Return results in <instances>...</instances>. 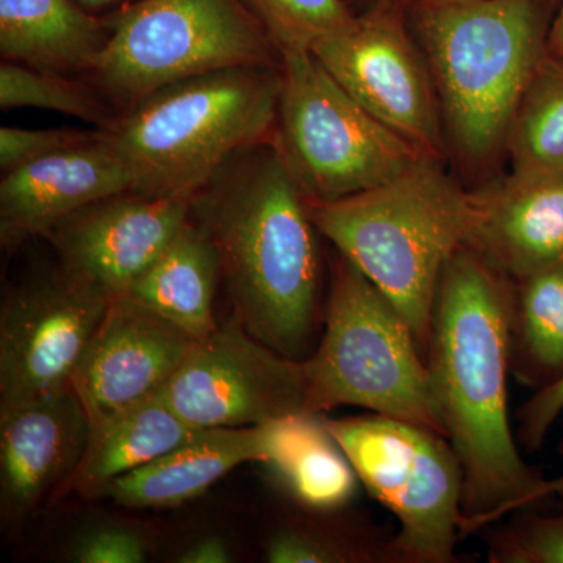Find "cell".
<instances>
[{"mask_svg": "<svg viewBox=\"0 0 563 563\" xmlns=\"http://www.w3.org/2000/svg\"><path fill=\"white\" fill-rule=\"evenodd\" d=\"M512 298L514 280L463 244L433 302L428 368L463 470V539L548 501L547 479L523 461L510 428Z\"/></svg>", "mask_w": 563, "mask_h": 563, "instance_id": "1", "label": "cell"}, {"mask_svg": "<svg viewBox=\"0 0 563 563\" xmlns=\"http://www.w3.org/2000/svg\"><path fill=\"white\" fill-rule=\"evenodd\" d=\"M192 201L247 331L292 361L314 350L322 258L309 199L276 144L247 147ZM321 235V233H320Z\"/></svg>", "mask_w": 563, "mask_h": 563, "instance_id": "2", "label": "cell"}, {"mask_svg": "<svg viewBox=\"0 0 563 563\" xmlns=\"http://www.w3.org/2000/svg\"><path fill=\"white\" fill-rule=\"evenodd\" d=\"M407 2L431 69L448 155L483 169L506 154L515 109L548 52L559 0Z\"/></svg>", "mask_w": 563, "mask_h": 563, "instance_id": "3", "label": "cell"}, {"mask_svg": "<svg viewBox=\"0 0 563 563\" xmlns=\"http://www.w3.org/2000/svg\"><path fill=\"white\" fill-rule=\"evenodd\" d=\"M424 157L387 184L339 201H309L318 231L384 292L428 362L433 302L444 266L476 217V196Z\"/></svg>", "mask_w": 563, "mask_h": 563, "instance_id": "4", "label": "cell"}, {"mask_svg": "<svg viewBox=\"0 0 563 563\" xmlns=\"http://www.w3.org/2000/svg\"><path fill=\"white\" fill-rule=\"evenodd\" d=\"M280 69L240 66L176 81L107 131L136 191L196 196L239 152L274 135Z\"/></svg>", "mask_w": 563, "mask_h": 563, "instance_id": "5", "label": "cell"}, {"mask_svg": "<svg viewBox=\"0 0 563 563\" xmlns=\"http://www.w3.org/2000/svg\"><path fill=\"white\" fill-rule=\"evenodd\" d=\"M322 321L320 342L302 361L307 412L361 407L444 435L428 362L412 329L340 252Z\"/></svg>", "mask_w": 563, "mask_h": 563, "instance_id": "6", "label": "cell"}, {"mask_svg": "<svg viewBox=\"0 0 563 563\" xmlns=\"http://www.w3.org/2000/svg\"><path fill=\"white\" fill-rule=\"evenodd\" d=\"M280 73L273 143L309 201L372 190L428 157L355 102L312 51L284 52Z\"/></svg>", "mask_w": 563, "mask_h": 563, "instance_id": "7", "label": "cell"}, {"mask_svg": "<svg viewBox=\"0 0 563 563\" xmlns=\"http://www.w3.org/2000/svg\"><path fill=\"white\" fill-rule=\"evenodd\" d=\"M276 51L247 0H136L111 18L90 73L110 96L133 107L213 70L273 66Z\"/></svg>", "mask_w": 563, "mask_h": 563, "instance_id": "8", "label": "cell"}, {"mask_svg": "<svg viewBox=\"0 0 563 563\" xmlns=\"http://www.w3.org/2000/svg\"><path fill=\"white\" fill-rule=\"evenodd\" d=\"M329 431L362 487L398 520V563H454L462 537L463 470L435 429L368 412L333 420Z\"/></svg>", "mask_w": 563, "mask_h": 563, "instance_id": "9", "label": "cell"}, {"mask_svg": "<svg viewBox=\"0 0 563 563\" xmlns=\"http://www.w3.org/2000/svg\"><path fill=\"white\" fill-rule=\"evenodd\" d=\"M310 51L376 120L428 157L446 161L435 85L410 29L406 0H379Z\"/></svg>", "mask_w": 563, "mask_h": 563, "instance_id": "10", "label": "cell"}, {"mask_svg": "<svg viewBox=\"0 0 563 563\" xmlns=\"http://www.w3.org/2000/svg\"><path fill=\"white\" fill-rule=\"evenodd\" d=\"M161 395L198 429L255 428L307 412L302 361L255 339L235 310L192 343Z\"/></svg>", "mask_w": 563, "mask_h": 563, "instance_id": "11", "label": "cell"}, {"mask_svg": "<svg viewBox=\"0 0 563 563\" xmlns=\"http://www.w3.org/2000/svg\"><path fill=\"white\" fill-rule=\"evenodd\" d=\"M111 299L63 268L7 296L0 310V412L69 387Z\"/></svg>", "mask_w": 563, "mask_h": 563, "instance_id": "12", "label": "cell"}, {"mask_svg": "<svg viewBox=\"0 0 563 563\" xmlns=\"http://www.w3.org/2000/svg\"><path fill=\"white\" fill-rule=\"evenodd\" d=\"M195 196L129 191L84 207L47 232L62 268L111 298L128 295L191 217Z\"/></svg>", "mask_w": 563, "mask_h": 563, "instance_id": "13", "label": "cell"}, {"mask_svg": "<svg viewBox=\"0 0 563 563\" xmlns=\"http://www.w3.org/2000/svg\"><path fill=\"white\" fill-rule=\"evenodd\" d=\"M192 340L154 310L122 295L111 299L70 379L90 422L163 390Z\"/></svg>", "mask_w": 563, "mask_h": 563, "instance_id": "14", "label": "cell"}, {"mask_svg": "<svg viewBox=\"0 0 563 563\" xmlns=\"http://www.w3.org/2000/svg\"><path fill=\"white\" fill-rule=\"evenodd\" d=\"M91 422L73 387L0 412V514L24 525L60 498L79 468Z\"/></svg>", "mask_w": 563, "mask_h": 563, "instance_id": "15", "label": "cell"}, {"mask_svg": "<svg viewBox=\"0 0 563 563\" xmlns=\"http://www.w3.org/2000/svg\"><path fill=\"white\" fill-rule=\"evenodd\" d=\"M136 191L131 166L107 133L5 173L0 184V242L18 246L70 214L122 192Z\"/></svg>", "mask_w": 563, "mask_h": 563, "instance_id": "16", "label": "cell"}, {"mask_svg": "<svg viewBox=\"0 0 563 563\" xmlns=\"http://www.w3.org/2000/svg\"><path fill=\"white\" fill-rule=\"evenodd\" d=\"M476 196L465 246L510 280L563 265V177L492 181Z\"/></svg>", "mask_w": 563, "mask_h": 563, "instance_id": "17", "label": "cell"}, {"mask_svg": "<svg viewBox=\"0 0 563 563\" xmlns=\"http://www.w3.org/2000/svg\"><path fill=\"white\" fill-rule=\"evenodd\" d=\"M265 424L202 429L140 468L110 481L91 499H110L129 509H169L198 498L225 474L263 461Z\"/></svg>", "mask_w": 563, "mask_h": 563, "instance_id": "18", "label": "cell"}, {"mask_svg": "<svg viewBox=\"0 0 563 563\" xmlns=\"http://www.w3.org/2000/svg\"><path fill=\"white\" fill-rule=\"evenodd\" d=\"M282 495L303 509L333 512L351 507L362 483L325 413L302 412L265 424L261 462Z\"/></svg>", "mask_w": 563, "mask_h": 563, "instance_id": "19", "label": "cell"}, {"mask_svg": "<svg viewBox=\"0 0 563 563\" xmlns=\"http://www.w3.org/2000/svg\"><path fill=\"white\" fill-rule=\"evenodd\" d=\"M109 33L110 21L74 0H0V52L7 62L60 74L90 70Z\"/></svg>", "mask_w": 563, "mask_h": 563, "instance_id": "20", "label": "cell"}, {"mask_svg": "<svg viewBox=\"0 0 563 563\" xmlns=\"http://www.w3.org/2000/svg\"><path fill=\"white\" fill-rule=\"evenodd\" d=\"M199 431L177 417L161 393L92 421L87 450L62 496L76 492L91 499L110 481L155 461Z\"/></svg>", "mask_w": 563, "mask_h": 563, "instance_id": "21", "label": "cell"}, {"mask_svg": "<svg viewBox=\"0 0 563 563\" xmlns=\"http://www.w3.org/2000/svg\"><path fill=\"white\" fill-rule=\"evenodd\" d=\"M220 276L217 247L190 217L128 295L201 340L218 325L213 299Z\"/></svg>", "mask_w": 563, "mask_h": 563, "instance_id": "22", "label": "cell"}, {"mask_svg": "<svg viewBox=\"0 0 563 563\" xmlns=\"http://www.w3.org/2000/svg\"><path fill=\"white\" fill-rule=\"evenodd\" d=\"M295 506L266 533L263 559L269 563H398L396 531L347 509L320 512Z\"/></svg>", "mask_w": 563, "mask_h": 563, "instance_id": "23", "label": "cell"}, {"mask_svg": "<svg viewBox=\"0 0 563 563\" xmlns=\"http://www.w3.org/2000/svg\"><path fill=\"white\" fill-rule=\"evenodd\" d=\"M510 373L536 391L563 379V265L514 280Z\"/></svg>", "mask_w": 563, "mask_h": 563, "instance_id": "24", "label": "cell"}, {"mask_svg": "<svg viewBox=\"0 0 563 563\" xmlns=\"http://www.w3.org/2000/svg\"><path fill=\"white\" fill-rule=\"evenodd\" d=\"M515 181L563 177V57L550 54L526 85L506 140Z\"/></svg>", "mask_w": 563, "mask_h": 563, "instance_id": "25", "label": "cell"}, {"mask_svg": "<svg viewBox=\"0 0 563 563\" xmlns=\"http://www.w3.org/2000/svg\"><path fill=\"white\" fill-rule=\"evenodd\" d=\"M0 107L3 110L32 107L60 111L96 124L109 118L101 102L84 85L65 79L60 73L14 62L0 66Z\"/></svg>", "mask_w": 563, "mask_h": 563, "instance_id": "26", "label": "cell"}, {"mask_svg": "<svg viewBox=\"0 0 563 563\" xmlns=\"http://www.w3.org/2000/svg\"><path fill=\"white\" fill-rule=\"evenodd\" d=\"M280 54L312 49L317 41L346 29L354 10L346 0H247Z\"/></svg>", "mask_w": 563, "mask_h": 563, "instance_id": "27", "label": "cell"}, {"mask_svg": "<svg viewBox=\"0 0 563 563\" xmlns=\"http://www.w3.org/2000/svg\"><path fill=\"white\" fill-rule=\"evenodd\" d=\"M490 563H563V510H520L490 533Z\"/></svg>", "mask_w": 563, "mask_h": 563, "instance_id": "28", "label": "cell"}, {"mask_svg": "<svg viewBox=\"0 0 563 563\" xmlns=\"http://www.w3.org/2000/svg\"><path fill=\"white\" fill-rule=\"evenodd\" d=\"M152 543L143 529L117 521L88 525L70 540L66 559L74 563H143Z\"/></svg>", "mask_w": 563, "mask_h": 563, "instance_id": "29", "label": "cell"}, {"mask_svg": "<svg viewBox=\"0 0 563 563\" xmlns=\"http://www.w3.org/2000/svg\"><path fill=\"white\" fill-rule=\"evenodd\" d=\"M98 133L79 131H25L18 128H2L0 131V168L13 172L27 163L40 161L55 152L80 146L96 139Z\"/></svg>", "mask_w": 563, "mask_h": 563, "instance_id": "30", "label": "cell"}, {"mask_svg": "<svg viewBox=\"0 0 563 563\" xmlns=\"http://www.w3.org/2000/svg\"><path fill=\"white\" fill-rule=\"evenodd\" d=\"M563 413V379L533 393L523 406L518 409V442L529 453L539 451L547 440L554 422Z\"/></svg>", "mask_w": 563, "mask_h": 563, "instance_id": "31", "label": "cell"}, {"mask_svg": "<svg viewBox=\"0 0 563 563\" xmlns=\"http://www.w3.org/2000/svg\"><path fill=\"white\" fill-rule=\"evenodd\" d=\"M235 561V553L229 540L221 536H203L187 544L177 555L180 563H229Z\"/></svg>", "mask_w": 563, "mask_h": 563, "instance_id": "32", "label": "cell"}, {"mask_svg": "<svg viewBox=\"0 0 563 563\" xmlns=\"http://www.w3.org/2000/svg\"><path fill=\"white\" fill-rule=\"evenodd\" d=\"M548 52L563 57V0H559L558 10H555L553 22H551Z\"/></svg>", "mask_w": 563, "mask_h": 563, "instance_id": "33", "label": "cell"}, {"mask_svg": "<svg viewBox=\"0 0 563 563\" xmlns=\"http://www.w3.org/2000/svg\"><path fill=\"white\" fill-rule=\"evenodd\" d=\"M559 451L563 454V443L559 446ZM547 498L548 501L559 504V510H563V474L555 479H547Z\"/></svg>", "mask_w": 563, "mask_h": 563, "instance_id": "34", "label": "cell"}, {"mask_svg": "<svg viewBox=\"0 0 563 563\" xmlns=\"http://www.w3.org/2000/svg\"><path fill=\"white\" fill-rule=\"evenodd\" d=\"M74 2H76L77 5H80L81 9L87 10L88 13H95V11H101L110 9V7L120 5V3L129 5L131 0H74Z\"/></svg>", "mask_w": 563, "mask_h": 563, "instance_id": "35", "label": "cell"}, {"mask_svg": "<svg viewBox=\"0 0 563 563\" xmlns=\"http://www.w3.org/2000/svg\"><path fill=\"white\" fill-rule=\"evenodd\" d=\"M410 2H426V3H466V2H476V0H410Z\"/></svg>", "mask_w": 563, "mask_h": 563, "instance_id": "36", "label": "cell"}, {"mask_svg": "<svg viewBox=\"0 0 563 563\" xmlns=\"http://www.w3.org/2000/svg\"><path fill=\"white\" fill-rule=\"evenodd\" d=\"M361 2H362L361 11H363V10L369 9V7L374 5V3L379 2V0H361ZM361 11H358V13H361Z\"/></svg>", "mask_w": 563, "mask_h": 563, "instance_id": "37", "label": "cell"}]
</instances>
